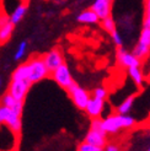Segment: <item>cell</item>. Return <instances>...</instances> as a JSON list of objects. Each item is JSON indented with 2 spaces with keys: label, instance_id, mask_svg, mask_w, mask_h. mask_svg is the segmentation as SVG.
<instances>
[{
  "label": "cell",
  "instance_id": "29",
  "mask_svg": "<svg viewBox=\"0 0 150 151\" xmlns=\"http://www.w3.org/2000/svg\"><path fill=\"white\" fill-rule=\"evenodd\" d=\"M143 28H150V14H145V19L143 22Z\"/></svg>",
  "mask_w": 150,
  "mask_h": 151
},
{
  "label": "cell",
  "instance_id": "21",
  "mask_svg": "<svg viewBox=\"0 0 150 151\" xmlns=\"http://www.w3.org/2000/svg\"><path fill=\"white\" fill-rule=\"evenodd\" d=\"M139 43H143L150 48V28H143L139 37Z\"/></svg>",
  "mask_w": 150,
  "mask_h": 151
},
{
  "label": "cell",
  "instance_id": "20",
  "mask_svg": "<svg viewBox=\"0 0 150 151\" xmlns=\"http://www.w3.org/2000/svg\"><path fill=\"white\" fill-rule=\"evenodd\" d=\"M90 130H95V132L100 133L102 135H106V137H107L106 132H105V129H103L102 119L101 118H94V119H91V127H90Z\"/></svg>",
  "mask_w": 150,
  "mask_h": 151
},
{
  "label": "cell",
  "instance_id": "3",
  "mask_svg": "<svg viewBox=\"0 0 150 151\" xmlns=\"http://www.w3.org/2000/svg\"><path fill=\"white\" fill-rule=\"evenodd\" d=\"M66 92L69 93V96H70V99L73 100L74 104L79 109L85 111L86 104H87V102L90 100V97H91L90 92H87L85 88L80 87L75 81L68 88H66Z\"/></svg>",
  "mask_w": 150,
  "mask_h": 151
},
{
  "label": "cell",
  "instance_id": "23",
  "mask_svg": "<svg viewBox=\"0 0 150 151\" xmlns=\"http://www.w3.org/2000/svg\"><path fill=\"white\" fill-rule=\"evenodd\" d=\"M26 48H27V42H26V41H22V42L19 44L17 50H16V53H15V55H14V59H15V60H20L22 57L25 55Z\"/></svg>",
  "mask_w": 150,
  "mask_h": 151
},
{
  "label": "cell",
  "instance_id": "2",
  "mask_svg": "<svg viewBox=\"0 0 150 151\" xmlns=\"http://www.w3.org/2000/svg\"><path fill=\"white\" fill-rule=\"evenodd\" d=\"M27 64L30 69L28 81L31 84H35V82H38L43 79H46L49 75V71L47 70L46 65H44L42 57H33L28 60Z\"/></svg>",
  "mask_w": 150,
  "mask_h": 151
},
{
  "label": "cell",
  "instance_id": "18",
  "mask_svg": "<svg viewBox=\"0 0 150 151\" xmlns=\"http://www.w3.org/2000/svg\"><path fill=\"white\" fill-rule=\"evenodd\" d=\"M136 95H132L129 97H127V99L118 106V108H117V113L118 114H127L131 109H132V106L134 103V100H136Z\"/></svg>",
  "mask_w": 150,
  "mask_h": 151
},
{
  "label": "cell",
  "instance_id": "8",
  "mask_svg": "<svg viewBox=\"0 0 150 151\" xmlns=\"http://www.w3.org/2000/svg\"><path fill=\"white\" fill-rule=\"evenodd\" d=\"M14 26L10 22V17L6 14H0V44H4L10 40L14 31Z\"/></svg>",
  "mask_w": 150,
  "mask_h": 151
},
{
  "label": "cell",
  "instance_id": "7",
  "mask_svg": "<svg viewBox=\"0 0 150 151\" xmlns=\"http://www.w3.org/2000/svg\"><path fill=\"white\" fill-rule=\"evenodd\" d=\"M117 63L122 68H132V66H140L139 60L134 57L132 53H128L123 49V47H118L117 49Z\"/></svg>",
  "mask_w": 150,
  "mask_h": 151
},
{
  "label": "cell",
  "instance_id": "27",
  "mask_svg": "<svg viewBox=\"0 0 150 151\" xmlns=\"http://www.w3.org/2000/svg\"><path fill=\"white\" fill-rule=\"evenodd\" d=\"M111 37H112V40H113V42H115V44H116L117 47H122V46H123V41H122V37L119 36V33H118L117 31L112 32V33H111Z\"/></svg>",
  "mask_w": 150,
  "mask_h": 151
},
{
  "label": "cell",
  "instance_id": "35",
  "mask_svg": "<svg viewBox=\"0 0 150 151\" xmlns=\"http://www.w3.org/2000/svg\"><path fill=\"white\" fill-rule=\"evenodd\" d=\"M149 78H150V76H149Z\"/></svg>",
  "mask_w": 150,
  "mask_h": 151
},
{
  "label": "cell",
  "instance_id": "28",
  "mask_svg": "<svg viewBox=\"0 0 150 151\" xmlns=\"http://www.w3.org/2000/svg\"><path fill=\"white\" fill-rule=\"evenodd\" d=\"M103 151H121V147L117 144H113V142H107L106 146L103 147Z\"/></svg>",
  "mask_w": 150,
  "mask_h": 151
},
{
  "label": "cell",
  "instance_id": "16",
  "mask_svg": "<svg viewBox=\"0 0 150 151\" xmlns=\"http://www.w3.org/2000/svg\"><path fill=\"white\" fill-rule=\"evenodd\" d=\"M28 76H30V69H28V64L26 62L24 64H21L12 73L11 80H28Z\"/></svg>",
  "mask_w": 150,
  "mask_h": 151
},
{
  "label": "cell",
  "instance_id": "17",
  "mask_svg": "<svg viewBox=\"0 0 150 151\" xmlns=\"http://www.w3.org/2000/svg\"><path fill=\"white\" fill-rule=\"evenodd\" d=\"M27 11V5L26 4H20L16 9L14 10V12L11 14V16H10V22L12 25H16L19 24V22L24 19L25 16V14Z\"/></svg>",
  "mask_w": 150,
  "mask_h": 151
},
{
  "label": "cell",
  "instance_id": "33",
  "mask_svg": "<svg viewBox=\"0 0 150 151\" xmlns=\"http://www.w3.org/2000/svg\"><path fill=\"white\" fill-rule=\"evenodd\" d=\"M0 14H1V12H0Z\"/></svg>",
  "mask_w": 150,
  "mask_h": 151
},
{
  "label": "cell",
  "instance_id": "4",
  "mask_svg": "<svg viewBox=\"0 0 150 151\" xmlns=\"http://www.w3.org/2000/svg\"><path fill=\"white\" fill-rule=\"evenodd\" d=\"M49 75L53 78V80L57 82V84L61 87H63L64 90H66L74 82L73 76L70 74V70H69L68 65H66L65 63H63L62 65H59L57 69L54 71H52Z\"/></svg>",
  "mask_w": 150,
  "mask_h": 151
},
{
  "label": "cell",
  "instance_id": "31",
  "mask_svg": "<svg viewBox=\"0 0 150 151\" xmlns=\"http://www.w3.org/2000/svg\"><path fill=\"white\" fill-rule=\"evenodd\" d=\"M0 87H1V80H0Z\"/></svg>",
  "mask_w": 150,
  "mask_h": 151
},
{
  "label": "cell",
  "instance_id": "34",
  "mask_svg": "<svg viewBox=\"0 0 150 151\" xmlns=\"http://www.w3.org/2000/svg\"><path fill=\"white\" fill-rule=\"evenodd\" d=\"M78 151H79V150H78Z\"/></svg>",
  "mask_w": 150,
  "mask_h": 151
},
{
  "label": "cell",
  "instance_id": "12",
  "mask_svg": "<svg viewBox=\"0 0 150 151\" xmlns=\"http://www.w3.org/2000/svg\"><path fill=\"white\" fill-rule=\"evenodd\" d=\"M5 125L9 128V129L14 133L19 135L20 132H21V127H22V123H21V116H17L16 113H14L11 109H10V114L7 116L6 120H5Z\"/></svg>",
  "mask_w": 150,
  "mask_h": 151
},
{
  "label": "cell",
  "instance_id": "32",
  "mask_svg": "<svg viewBox=\"0 0 150 151\" xmlns=\"http://www.w3.org/2000/svg\"><path fill=\"white\" fill-rule=\"evenodd\" d=\"M146 151H150V147H149V149H148V150H146Z\"/></svg>",
  "mask_w": 150,
  "mask_h": 151
},
{
  "label": "cell",
  "instance_id": "26",
  "mask_svg": "<svg viewBox=\"0 0 150 151\" xmlns=\"http://www.w3.org/2000/svg\"><path fill=\"white\" fill-rule=\"evenodd\" d=\"M79 151H103V149L101 147H97V146H94V145H90L87 142H82L79 146Z\"/></svg>",
  "mask_w": 150,
  "mask_h": 151
},
{
  "label": "cell",
  "instance_id": "1",
  "mask_svg": "<svg viewBox=\"0 0 150 151\" xmlns=\"http://www.w3.org/2000/svg\"><path fill=\"white\" fill-rule=\"evenodd\" d=\"M102 125L106 134H116L121 129H128L136 125V119L127 114H111L102 119Z\"/></svg>",
  "mask_w": 150,
  "mask_h": 151
},
{
  "label": "cell",
  "instance_id": "19",
  "mask_svg": "<svg viewBox=\"0 0 150 151\" xmlns=\"http://www.w3.org/2000/svg\"><path fill=\"white\" fill-rule=\"evenodd\" d=\"M101 25H102V28L106 32H108L110 35L116 31V24H115V20H113V17H112V16H108L106 19H103Z\"/></svg>",
  "mask_w": 150,
  "mask_h": 151
},
{
  "label": "cell",
  "instance_id": "13",
  "mask_svg": "<svg viewBox=\"0 0 150 151\" xmlns=\"http://www.w3.org/2000/svg\"><path fill=\"white\" fill-rule=\"evenodd\" d=\"M76 20L79 22H81V24H96V22L100 21V19L97 17V15L91 9L82 11L76 17Z\"/></svg>",
  "mask_w": 150,
  "mask_h": 151
},
{
  "label": "cell",
  "instance_id": "15",
  "mask_svg": "<svg viewBox=\"0 0 150 151\" xmlns=\"http://www.w3.org/2000/svg\"><path fill=\"white\" fill-rule=\"evenodd\" d=\"M128 74H129V76L132 78V80L136 82V85H137L138 87L143 86L144 75H143V71H141V69H140V66H132V68H128Z\"/></svg>",
  "mask_w": 150,
  "mask_h": 151
},
{
  "label": "cell",
  "instance_id": "10",
  "mask_svg": "<svg viewBox=\"0 0 150 151\" xmlns=\"http://www.w3.org/2000/svg\"><path fill=\"white\" fill-rule=\"evenodd\" d=\"M103 107H105V101L100 100V99H95V97H90V100L86 104V113L87 116L94 119V118H100L102 112H103Z\"/></svg>",
  "mask_w": 150,
  "mask_h": 151
},
{
  "label": "cell",
  "instance_id": "14",
  "mask_svg": "<svg viewBox=\"0 0 150 151\" xmlns=\"http://www.w3.org/2000/svg\"><path fill=\"white\" fill-rule=\"evenodd\" d=\"M132 54L136 57V58L139 60V62H141V60H144V59H146V58L149 57V54H150V48H149L148 46H145V44L138 42V44H137L136 47H134Z\"/></svg>",
  "mask_w": 150,
  "mask_h": 151
},
{
  "label": "cell",
  "instance_id": "6",
  "mask_svg": "<svg viewBox=\"0 0 150 151\" xmlns=\"http://www.w3.org/2000/svg\"><path fill=\"white\" fill-rule=\"evenodd\" d=\"M43 62L44 65H46L47 70L49 71V74L52 71H54L59 65H62L64 63V57H63V53L61 52V49L58 48H53L52 50H49L48 53H46L43 57Z\"/></svg>",
  "mask_w": 150,
  "mask_h": 151
},
{
  "label": "cell",
  "instance_id": "22",
  "mask_svg": "<svg viewBox=\"0 0 150 151\" xmlns=\"http://www.w3.org/2000/svg\"><path fill=\"white\" fill-rule=\"evenodd\" d=\"M16 101H17V100H15L10 93H5V95L1 97V104L5 106V107H7V108H10V109L14 107V104L16 103Z\"/></svg>",
  "mask_w": 150,
  "mask_h": 151
},
{
  "label": "cell",
  "instance_id": "11",
  "mask_svg": "<svg viewBox=\"0 0 150 151\" xmlns=\"http://www.w3.org/2000/svg\"><path fill=\"white\" fill-rule=\"evenodd\" d=\"M85 142H87V144H90V145H94V146L103 149L108 141H107L106 135H102V134L97 133L95 130H89V133L85 137Z\"/></svg>",
  "mask_w": 150,
  "mask_h": 151
},
{
  "label": "cell",
  "instance_id": "25",
  "mask_svg": "<svg viewBox=\"0 0 150 151\" xmlns=\"http://www.w3.org/2000/svg\"><path fill=\"white\" fill-rule=\"evenodd\" d=\"M9 114H10V108L0 104V125L5 124V120H6V118Z\"/></svg>",
  "mask_w": 150,
  "mask_h": 151
},
{
  "label": "cell",
  "instance_id": "9",
  "mask_svg": "<svg viewBox=\"0 0 150 151\" xmlns=\"http://www.w3.org/2000/svg\"><path fill=\"white\" fill-rule=\"evenodd\" d=\"M100 20H103L111 16L112 11V0H95L94 4L90 7Z\"/></svg>",
  "mask_w": 150,
  "mask_h": 151
},
{
  "label": "cell",
  "instance_id": "30",
  "mask_svg": "<svg viewBox=\"0 0 150 151\" xmlns=\"http://www.w3.org/2000/svg\"><path fill=\"white\" fill-rule=\"evenodd\" d=\"M145 14H150V0H145Z\"/></svg>",
  "mask_w": 150,
  "mask_h": 151
},
{
  "label": "cell",
  "instance_id": "24",
  "mask_svg": "<svg viewBox=\"0 0 150 151\" xmlns=\"http://www.w3.org/2000/svg\"><path fill=\"white\" fill-rule=\"evenodd\" d=\"M107 95H108V92H107V90L105 87H97V88H95L92 91V97L103 100V101L107 99Z\"/></svg>",
  "mask_w": 150,
  "mask_h": 151
},
{
  "label": "cell",
  "instance_id": "5",
  "mask_svg": "<svg viewBox=\"0 0 150 151\" xmlns=\"http://www.w3.org/2000/svg\"><path fill=\"white\" fill-rule=\"evenodd\" d=\"M31 85L32 84L28 80H11L7 93H10L17 101H25Z\"/></svg>",
  "mask_w": 150,
  "mask_h": 151
}]
</instances>
